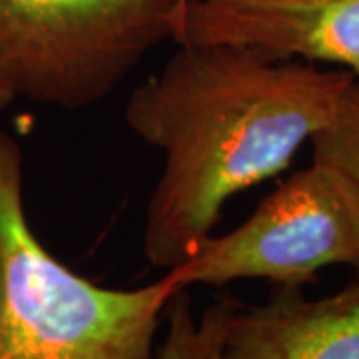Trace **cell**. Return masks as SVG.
Segmentation results:
<instances>
[{"label":"cell","instance_id":"cell-1","mask_svg":"<svg viewBox=\"0 0 359 359\" xmlns=\"http://www.w3.org/2000/svg\"><path fill=\"white\" fill-rule=\"evenodd\" d=\"M130 94L128 128L164 166L144 222L156 268L192 256L236 194L278 176L332 120L351 72L228 44H176Z\"/></svg>","mask_w":359,"mask_h":359},{"label":"cell","instance_id":"cell-8","mask_svg":"<svg viewBox=\"0 0 359 359\" xmlns=\"http://www.w3.org/2000/svg\"><path fill=\"white\" fill-rule=\"evenodd\" d=\"M309 142L313 160L341 168L359 184V74H351L332 120Z\"/></svg>","mask_w":359,"mask_h":359},{"label":"cell","instance_id":"cell-10","mask_svg":"<svg viewBox=\"0 0 359 359\" xmlns=\"http://www.w3.org/2000/svg\"><path fill=\"white\" fill-rule=\"evenodd\" d=\"M4 313H6V280H4V266L0 257V327L4 323Z\"/></svg>","mask_w":359,"mask_h":359},{"label":"cell","instance_id":"cell-6","mask_svg":"<svg viewBox=\"0 0 359 359\" xmlns=\"http://www.w3.org/2000/svg\"><path fill=\"white\" fill-rule=\"evenodd\" d=\"M222 359H359V280L320 299L280 287L264 306H238Z\"/></svg>","mask_w":359,"mask_h":359},{"label":"cell","instance_id":"cell-7","mask_svg":"<svg viewBox=\"0 0 359 359\" xmlns=\"http://www.w3.org/2000/svg\"><path fill=\"white\" fill-rule=\"evenodd\" d=\"M236 308L233 299L222 297L196 320L186 290L176 292L164 311L166 339L154 359H222L226 332Z\"/></svg>","mask_w":359,"mask_h":359},{"label":"cell","instance_id":"cell-3","mask_svg":"<svg viewBox=\"0 0 359 359\" xmlns=\"http://www.w3.org/2000/svg\"><path fill=\"white\" fill-rule=\"evenodd\" d=\"M176 0H0V66L16 98L82 110L172 40Z\"/></svg>","mask_w":359,"mask_h":359},{"label":"cell","instance_id":"cell-4","mask_svg":"<svg viewBox=\"0 0 359 359\" xmlns=\"http://www.w3.org/2000/svg\"><path fill=\"white\" fill-rule=\"evenodd\" d=\"M330 266H347L359 280V184L341 168L313 160L269 194L242 226L208 236L170 269L182 287L236 280L302 287Z\"/></svg>","mask_w":359,"mask_h":359},{"label":"cell","instance_id":"cell-2","mask_svg":"<svg viewBox=\"0 0 359 359\" xmlns=\"http://www.w3.org/2000/svg\"><path fill=\"white\" fill-rule=\"evenodd\" d=\"M22 150L0 128V257L6 313L0 359H154L174 269L150 285L110 290L74 273L44 248L25 210Z\"/></svg>","mask_w":359,"mask_h":359},{"label":"cell","instance_id":"cell-5","mask_svg":"<svg viewBox=\"0 0 359 359\" xmlns=\"http://www.w3.org/2000/svg\"><path fill=\"white\" fill-rule=\"evenodd\" d=\"M172 42H228L359 74V0H176Z\"/></svg>","mask_w":359,"mask_h":359},{"label":"cell","instance_id":"cell-9","mask_svg":"<svg viewBox=\"0 0 359 359\" xmlns=\"http://www.w3.org/2000/svg\"><path fill=\"white\" fill-rule=\"evenodd\" d=\"M14 100H16V92H14L11 80H8V76L4 74V70L0 66V112L4 108H8Z\"/></svg>","mask_w":359,"mask_h":359}]
</instances>
